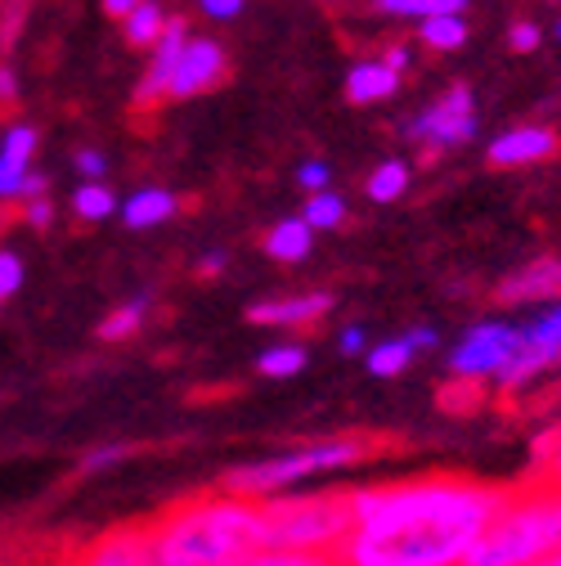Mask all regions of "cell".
<instances>
[{
	"instance_id": "obj_1",
	"label": "cell",
	"mask_w": 561,
	"mask_h": 566,
	"mask_svg": "<svg viewBox=\"0 0 561 566\" xmlns=\"http://www.w3.org/2000/svg\"><path fill=\"white\" fill-rule=\"evenodd\" d=\"M504 490L454 476L360 490L350 500V535L341 539L337 557L360 566L467 562L472 544L504 513Z\"/></svg>"
},
{
	"instance_id": "obj_2",
	"label": "cell",
	"mask_w": 561,
	"mask_h": 566,
	"mask_svg": "<svg viewBox=\"0 0 561 566\" xmlns=\"http://www.w3.org/2000/svg\"><path fill=\"white\" fill-rule=\"evenodd\" d=\"M265 513L247 500H207L176 513L162 531H154V562L167 566H230L252 562L261 548Z\"/></svg>"
},
{
	"instance_id": "obj_3",
	"label": "cell",
	"mask_w": 561,
	"mask_h": 566,
	"mask_svg": "<svg viewBox=\"0 0 561 566\" xmlns=\"http://www.w3.org/2000/svg\"><path fill=\"white\" fill-rule=\"evenodd\" d=\"M561 548V490L543 485L512 500L504 513L489 522V531L472 544L467 566H530V562H552Z\"/></svg>"
},
{
	"instance_id": "obj_4",
	"label": "cell",
	"mask_w": 561,
	"mask_h": 566,
	"mask_svg": "<svg viewBox=\"0 0 561 566\" xmlns=\"http://www.w3.org/2000/svg\"><path fill=\"white\" fill-rule=\"evenodd\" d=\"M261 513L265 522H261L256 553H293L297 566L324 562L328 548L350 535V504L341 500H278V504H265Z\"/></svg>"
},
{
	"instance_id": "obj_5",
	"label": "cell",
	"mask_w": 561,
	"mask_h": 566,
	"mask_svg": "<svg viewBox=\"0 0 561 566\" xmlns=\"http://www.w3.org/2000/svg\"><path fill=\"white\" fill-rule=\"evenodd\" d=\"M364 454L360 441H324V446H310V450H293V454H278V459H265V463H247V468H234L225 476V485L234 494H274L301 476H315V472H332V468H350Z\"/></svg>"
},
{
	"instance_id": "obj_6",
	"label": "cell",
	"mask_w": 561,
	"mask_h": 566,
	"mask_svg": "<svg viewBox=\"0 0 561 566\" xmlns=\"http://www.w3.org/2000/svg\"><path fill=\"white\" fill-rule=\"evenodd\" d=\"M552 365H561V302H543L534 319L517 324V350L495 382L504 391H521Z\"/></svg>"
},
{
	"instance_id": "obj_7",
	"label": "cell",
	"mask_w": 561,
	"mask_h": 566,
	"mask_svg": "<svg viewBox=\"0 0 561 566\" xmlns=\"http://www.w3.org/2000/svg\"><path fill=\"white\" fill-rule=\"evenodd\" d=\"M512 350H517V324H508V319H480L454 346L449 369H454V378H467V382L499 378V369L512 360Z\"/></svg>"
},
{
	"instance_id": "obj_8",
	"label": "cell",
	"mask_w": 561,
	"mask_h": 566,
	"mask_svg": "<svg viewBox=\"0 0 561 566\" xmlns=\"http://www.w3.org/2000/svg\"><path fill=\"white\" fill-rule=\"evenodd\" d=\"M409 139H423V145H436V149H454V145H467L476 135V113H472V91L467 86H449L427 113H417L409 126Z\"/></svg>"
},
{
	"instance_id": "obj_9",
	"label": "cell",
	"mask_w": 561,
	"mask_h": 566,
	"mask_svg": "<svg viewBox=\"0 0 561 566\" xmlns=\"http://www.w3.org/2000/svg\"><path fill=\"white\" fill-rule=\"evenodd\" d=\"M499 302L504 306H543L561 302V256H539L521 270H512L499 283Z\"/></svg>"
},
{
	"instance_id": "obj_10",
	"label": "cell",
	"mask_w": 561,
	"mask_h": 566,
	"mask_svg": "<svg viewBox=\"0 0 561 566\" xmlns=\"http://www.w3.org/2000/svg\"><path fill=\"white\" fill-rule=\"evenodd\" d=\"M221 67H225V50H221L216 41H207V36L184 41V50H180V63H176V73H171L167 95L189 99V95L207 91V86H212V82L221 77Z\"/></svg>"
},
{
	"instance_id": "obj_11",
	"label": "cell",
	"mask_w": 561,
	"mask_h": 566,
	"mask_svg": "<svg viewBox=\"0 0 561 566\" xmlns=\"http://www.w3.org/2000/svg\"><path fill=\"white\" fill-rule=\"evenodd\" d=\"M557 154V135L548 126H512L489 145V163L495 167H530Z\"/></svg>"
},
{
	"instance_id": "obj_12",
	"label": "cell",
	"mask_w": 561,
	"mask_h": 566,
	"mask_svg": "<svg viewBox=\"0 0 561 566\" xmlns=\"http://www.w3.org/2000/svg\"><path fill=\"white\" fill-rule=\"evenodd\" d=\"M184 41H189L184 19H167L162 36L154 41V67H149V77L139 82V91H135V99H139V104H145V99H158V95H167V86H171V73H176V63H180Z\"/></svg>"
},
{
	"instance_id": "obj_13",
	"label": "cell",
	"mask_w": 561,
	"mask_h": 566,
	"mask_svg": "<svg viewBox=\"0 0 561 566\" xmlns=\"http://www.w3.org/2000/svg\"><path fill=\"white\" fill-rule=\"evenodd\" d=\"M36 149V130L32 126H10L0 139V198H19L28 180V163Z\"/></svg>"
},
{
	"instance_id": "obj_14",
	"label": "cell",
	"mask_w": 561,
	"mask_h": 566,
	"mask_svg": "<svg viewBox=\"0 0 561 566\" xmlns=\"http://www.w3.org/2000/svg\"><path fill=\"white\" fill-rule=\"evenodd\" d=\"M400 86V73L387 63V59H364L350 67V77H346V95L356 99V104H378V99H391Z\"/></svg>"
},
{
	"instance_id": "obj_15",
	"label": "cell",
	"mask_w": 561,
	"mask_h": 566,
	"mask_svg": "<svg viewBox=\"0 0 561 566\" xmlns=\"http://www.w3.org/2000/svg\"><path fill=\"white\" fill-rule=\"evenodd\" d=\"M332 306L328 293H306V297H284V302H256L247 311L252 324H310Z\"/></svg>"
},
{
	"instance_id": "obj_16",
	"label": "cell",
	"mask_w": 561,
	"mask_h": 566,
	"mask_svg": "<svg viewBox=\"0 0 561 566\" xmlns=\"http://www.w3.org/2000/svg\"><path fill=\"white\" fill-rule=\"evenodd\" d=\"M91 562H99V566H145V562H154V535L121 531V535L104 539V544L91 553Z\"/></svg>"
},
{
	"instance_id": "obj_17",
	"label": "cell",
	"mask_w": 561,
	"mask_h": 566,
	"mask_svg": "<svg viewBox=\"0 0 561 566\" xmlns=\"http://www.w3.org/2000/svg\"><path fill=\"white\" fill-rule=\"evenodd\" d=\"M315 243V226L306 217H288V221H278L269 234H265V252L274 261H301Z\"/></svg>"
},
{
	"instance_id": "obj_18",
	"label": "cell",
	"mask_w": 561,
	"mask_h": 566,
	"mask_svg": "<svg viewBox=\"0 0 561 566\" xmlns=\"http://www.w3.org/2000/svg\"><path fill=\"white\" fill-rule=\"evenodd\" d=\"M171 211H176V198L167 189H139L121 202V221L130 230H149V226H162Z\"/></svg>"
},
{
	"instance_id": "obj_19",
	"label": "cell",
	"mask_w": 561,
	"mask_h": 566,
	"mask_svg": "<svg viewBox=\"0 0 561 566\" xmlns=\"http://www.w3.org/2000/svg\"><path fill=\"white\" fill-rule=\"evenodd\" d=\"M417 36H423L432 50H458V45L467 41L463 10H445V14H427V19H417Z\"/></svg>"
},
{
	"instance_id": "obj_20",
	"label": "cell",
	"mask_w": 561,
	"mask_h": 566,
	"mask_svg": "<svg viewBox=\"0 0 561 566\" xmlns=\"http://www.w3.org/2000/svg\"><path fill=\"white\" fill-rule=\"evenodd\" d=\"M417 356L413 350V342L409 337H395V342H382V346H373L369 350V374L373 378H395V374H404L409 369V360Z\"/></svg>"
},
{
	"instance_id": "obj_21",
	"label": "cell",
	"mask_w": 561,
	"mask_h": 566,
	"mask_svg": "<svg viewBox=\"0 0 561 566\" xmlns=\"http://www.w3.org/2000/svg\"><path fill=\"white\" fill-rule=\"evenodd\" d=\"M167 28V14L154 6V0H139V6L126 14V41L130 45H154Z\"/></svg>"
},
{
	"instance_id": "obj_22",
	"label": "cell",
	"mask_w": 561,
	"mask_h": 566,
	"mask_svg": "<svg viewBox=\"0 0 561 566\" xmlns=\"http://www.w3.org/2000/svg\"><path fill=\"white\" fill-rule=\"evenodd\" d=\"M73 207H77V217H86V221H104V217H113V211H117V198H113L108 185L86 180V185L73 193Z\"/></svg>"
},
{
	"instance_id": "obj_23",
	"label": "cell",
	"mask_w": 561,
	"mask_h": 566,
	"mask_svg": "<svg viewBox=\"0 0 561 566\" xmlns=\"http://www.w3.org/2000/svg\"><path fill=\"white\" fill-rule=\"evenodd\" d=\"M256 369H261L265 378H293V374L306 369V350H301V346H269L265 356L256 360Z\"/></svg>"
},
{
	"instance_id": "obj_24",
	"label": "cell",
	"mask_w": 561,
	"mask_h": 566,
	"mask_svg": "<svg viewBox=\"0 0 561 566\" xmlns=\"http://www.w3.org/2000/svg\"><path fill=\"white\" fill-rule=\"evenodd\" d=\"M404 189H409V167H404V163H382V167L369 176V198H373V202H395Z\"/></svg>"
},
{
	"instance_id": "obj_25",
	"label": "cell",
	"mask_w": 561,
	"mask_h": 566,
	"mask_svg": "<svg viewBox=\"0 0 561 566\" xmlns=\"http://www.w3.org/2000/svg\"><path fill=\"white\" fill-rule=\"evenodd\" d=\"M467 0H378L382 14L395 19H427V14H445V10H463Z\"/></svg>"
},
{
	"instance_id": "obj_26",
	"label": "cell",
	"mask_w": 561,
	"mask_h": 566,
	"mask_svg": "<svg viewBox=\"0 0 561 566\" xmlns=\"http://www.w3.org/2000/svg\"><path fill=\"white\" fill-rule=\"evenodd\" d=\"M301 217H306L315 230H337V226H341V217H346V202H341L337 193H328V189H315V198L306 202Z\"/></svg>"
},
{
	"instance_id": "obj_27",
	"label": "cell",
	"mask_w": 561,
	"mask_h": 566,
	"mask_svg": "<svg viewBox=\"0 0 561 566\" xmlns=\"http://www.w3.org/2000/svg\"><path fill=\"white\" fill-rule=\"evenodd\" d=\"M145 311H149V302H126L121 311H113V315L99 324V333H104L108 342H117V337H130V333L139 328V319H145Z\"/></svg>"
},
{
	"instance_id": "obj_28",
	"label": "cell",
	"mask_w": 561,
	"mask_h": 566,
	"mask_svg": "<svg viewBox=\"0 0 561 566\" xmlns=\"http://www.w3.org/2000/svg\"><path fill=\"white\" fill-rule=\"evenodd\" d=\"M19 289H23V261H19V252H0V306H6Z\"/></svg>"
},
{
	"instance_id": "obj_29",
	"label": "cell",
	"mask_w": 561,
	"mask_h": 566,
	"mask_svg": "<svg viewBox=\"0 0 561 566\" xmlns=\"http://www.w3.org/2000/svg\"><path fill=\"white\" fill-rule=\"evenodd\" d=\"M543 476L552 490H561V428L543 441Z\"/></svg>"
},
{
	"instance_id": "obj_30",
	"label": "cell",
	"mask_w": 561,
	"mask_h": 566,
	"mask_svg": "<svg viewBox=\"0 0 561 566\" xmlns=\"http://www.w3.org/2000/svg\"><path fill=\"white\" fill-rule=\"evenodd\" d=\"M77 171H82L86 180H99V176L108 171V158H104L99 149H82V154H77Z\"/></svg>"
},
{
	"instance_id": "obj_31",
	"label": "cell",
	"mask_w": 561,
	"mask_h": 566,
	"mask_svg": "<svg viewBox=\"0 0 561 566\" xmlns=\"http://www.w3.org/2000/svg\"><path fill=\"white\" fill-rule=\"evenodd\" d=\"M508 41H512L517 54H530V50L539 45V28H534V23H512V36H508Z\"/></svg>"
},
{
	"instance_id": "obj_32",
	"label": "cell",
	"mask_w": 561,
	"mask_h": 566,
	"mask_svg": "<svg viewBox=\"0 0 561 566\" xmlns=\"http://www.w3.org/2000/svg\"><path fill=\"white\" fill-rule=\"evenodd\" d=\"M297 180H301L310 193H315V189H328V163H301Z\"/></svg>"
},
{
	"instance_id": "obj_33",
	"label": "cell",
	"mask_w": 561,
	"mask_h": 566,
	"mask_svg": "<svg viewBox=\"0 0 561 566\" xmlns=\"http://www.w3.org/2000/svg\"><path fill=\"white\" fill-rule=\"evenodd\" d=\"M202 14H212V19H239L243 10V0H198Z\"/></svg>"
},
{
	"instance_id": "obj_34",
	"label": "cell",
	"mask_w": 561,
	"mask_h": 566,
	"mask_svg": "<svg viewBox=\"0 0 561 566\" xmlns=\"http://www.w3.org/2000/svg\"><path fill=\"white\" fill-rule=\"evenodd\" d=\"M337 346H341V356H360V350H364V328H360V324H350V328H341Z\"/></svg>"
},
{
	"instance_id": "obj_35",
	"label": "cell",
	"mask_w": 561,
	"mask_h": 566,
	"mask_svg": "<svg viewBox=\"0 0 561 566\" xmlns=\"http://www.w3.org/2000/svg\"><path fill=\"white\" fill-rule=\"evenodd\" d=\"M117 459H126V446H108V450H95V454L86 459V472H95V468H108V463H117Z\"/></svg>"
},
{
	"instance_id": "obj_36",
	"label": "cell",
	"mask_w": 561,
	"mask_h": 566,
	"mask_svg": "<svg viewBox=\"0 0 561 566\" xmlns=\"http://www.w3.org/2000/svg\"><path fill=\"white\" fill-rule=\"evenodd\" d=\"M19 99V77L14 67H0V104H14Z\"/></svg>"
},
{
	"instance_id": "obj_37",
	"label": "cell",
	"mask_w": 561,
	"mask_h": 566,
	"mask_svg": "<svg viewBox=\"0 0 561 566\" xmlns=\"http://www.w3.org/2000/svg\"><path fill=\"white\" fill-rule=\"evenodd\" d=\"M28 221H32V226H36V230H45V226H50V221H54V207H50V202H45V198H41V202H36V198H32V207H28Z\"/></svg>"
},
{
	"instance_id": "obj_38",
	"label": "cell",
	"mask_w": 561,
	"mask_h": 566,
	"mask_svg": "<svg viewBox=\"0 0 561 566\" xmlns=\"http://www.w3.org/2000/svg\"><path fill=\"white\" fill-rule=\"evenodd\" d=\"M382 59H387V63L395 67V73H404V67L413 63V50H409V45H391V50H387Z\"/></svg>"
},
{
	"instance_id": "obj_39",
	"label": "cell",
	"mask_w": 561,
	"mask_h": 566,
	"mask_svg": "<svg viewBox=\"0 0 561 566\" xmlns=\"http://www.w3.org/2000/svg\"><path fill=\"white\" fill-rule=\"evenodd\" d=\"M404 337L413 342V350H427V346H436V328H409Z\"/></svg>"
},
{
	"instance_id": "obj_40",
	"label": "cell",
	"mask_w": 561,
	"mask_h": 566,
	"mask_svg": "<svg viewBox=\"0 0 561 566\" xmlns=\"http://www.w3.org/2000/svg\"><path fill=\"white\" fill-rule=\"evenodd\" d=\"M135 6H139V0H104V10H108V14H117V19H126Z\"/></svg>"
},
{
	"instance_id": "obj_41",
	"label": "cell",
	"mask_w": 561,
	"mask_h": 566,
	"mask_svg": "<svg viewBox=\"0 0 561 566\" xmlns=\"http://www.w3.org/2000/svg\"><path fill=\"white\" fill-rule=\"evenodd\" d=\"M221 270H225V252H216V256L202 261V274H221Z\"/></svg>"
},
{
	"instance_id": "obj_42",
	"label": "cell",
	"mask_w": 561,
	"mask_h": 566,
	"mask_svg": "<svg viewBox=\"0 0 561 566\" xmlns=\"http://www.w3.org/2000/svg\"><path fill=\"white\" fill-rule=\"evenodd\" d=\"M552 566H561V548H557V553H552Z\"/></svg>"
},
{
	"instance_id": "obj_43",
	"label": "cell",
	"mask_w": 561,
	"mask_h": 566,
	"mask_svg": "<svg viewBox=\"0 0 561 566\" xmlns=\"http://www.w3.org/2000/svg\"><path fill=\"white\" fill-rule=\"evenodd\" d=\"M557 36H561V23H557Z\"/></svg>"
}]
</instances>
